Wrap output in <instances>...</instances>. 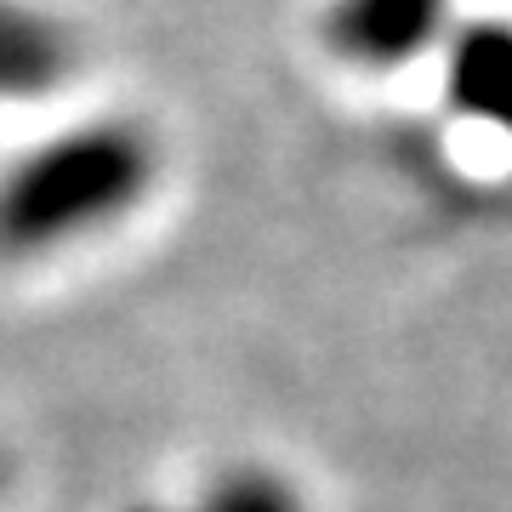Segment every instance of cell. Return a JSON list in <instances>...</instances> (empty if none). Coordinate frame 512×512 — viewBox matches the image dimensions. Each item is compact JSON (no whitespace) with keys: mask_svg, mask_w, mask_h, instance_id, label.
<instances>
[{"mask_svg":"<svg viewBox=\"0 0 512 512\" xmlns=\"http://www.w3.org/2000/svg\"><path fill=\"white\" fill-rule=\"evenodd\" d=\"M160 137L143 120L97 114L0 171V262H40L109 234L154 194Z\"/></svg>","mask_w":512,"mask_h":512,"instance_id":"1","label":"cell"},{"mask_svg":"<svg viewBox=\"0 0 512 512\" xmlns=\"http://www.w3.org/2000/svg\"><path fill=\"white\" fill-rule=\"evenodd\" d=\"M444 92L461 120L512 137V23H467L450 40Z\"/></svg>","mask_w":512,"mask_h":512,"instance_id":"4","label":"cell"},{"mask_svg":"<svg viewBox=\"0 0 512 512\" xmlns=\"http://www.w3.org/2000/svg\"><path fill=\"white\" fill-rule=\"evenodd\" d=\"M80 69V40L29 0H0V103H40Z\"/></svg>","mask_w":512,"mask_h":512,"instance_id":"3","label":"cell"},{"mask_svg":"<svg viewBox=\"0 0 512 512\" xmlns=\"http://www.w3.org/2000/svg\"><path fill=\"white\" fill-rule=\"evenodd\" d=\"M450 0H330L325 40L353 69H399L444 35Z\"/></svg>","mask_w":512,"mask_h":512,"instance_id":"2","label":"cell"},{"mask_svg":"<svg viewBox=\"0 0 512 512\" xmlns=\"http://www.w3.org/2000/svg\"><path fill=\"white\" fill-rule=\"evenodd\" d=\"M188 512H308V507H302V495H296L291 478L274 473V467H234V473H222Z\"/></svg>","mask_w":512,"mask_h":512,"instance_id":"5","label":"cell"},{"mask_svg":"<svg viewBox=\"0 0 512 512\" xmlns=\"http://www.w3.org/2000/svg\"><path fill=\"white\" fill-rule=\"evenodd\" d=\"M126 512H177V507H154V501H143V507H126Z\"/></svg>","mask_w":512,"mask_h":512,"instance_id":"6","label":"cell"},{"mask_svg":"<svg viewBox=\"0 0 512 512\" xmlns=\"http://www.w3.org/2000/svg\"><path fill=\"white\" fill-rule=\"evenodd\" d=\"M0 490H6V456H0Z\"/></svg>","mask_w":512,"mask_h":512,"instance_id":"7","label":"cell"}]
</instances>
